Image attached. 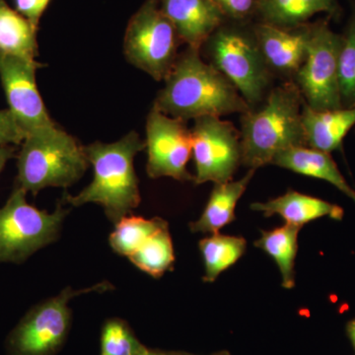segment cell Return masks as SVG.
<instances>
[{
    "mask_svg": "<svg viewBox=\"0 0 355 355\" xmlns=\"http://www.w3.org/2000/svg\"><path fill=\"white\" fill-rule=\"evenodd\" d=\"M153 108L182 120L245 114L251 107L220 71L189 48L178 57Z\"/></svg>",
    "mask_w": 355,
    "mask_h": 355,
    "instance_id": "6da1fadb",
    "label": "cell"
},
{
    "mask_svg": "<svg viewBox=\"0 0 355 355\" xmlns=\"http://www.w3.org/2000/svg\"><path fill=\"white\" fill-rule=\"evenodd\" d=\"M146 147L135 132L113 144L97 141L84 147L93 167L92 181L76 196L65 195V202L72 207L97 203L113 224L130 216L141 200L135 158Z\"/></svg>",
    "mask_w": 355,
    "mask_h": 355,
    "instance_id": "7a4b0ae2",
    "label": "cell"
},
{
    "mask_svg": "<svg viewBox=\"0 0 355 355\" xmlns=\"http://www.w3.org/2000/svg\"><path fill=\"white\" fill-rule=\"evenodd\" d=\"M304 99L297 85L273 89L261 109L242 114V165L258 170L277 154L292 147L307 146L302 125Z\"/></svg>",
    "mask_w": 355,
    "mask_h": 355,
    "instance_id": "3957f363",
    "label": "cell"
},
{
    "mask_svg": "<svg viewBox=\"0 0 355 355\" xmlns=\"http://www.w3.org/2000/svg\"><path fill=\"white\" fill-rule=\"evenodd\" d=\"M21 146L16 186L34 196L51 187L69 188L90 166L84 147L60 127L28 135Z\"/></svg>",
    "mask_w": 355,
    "mask_h": 355,
    "instance_id": "277c9868",
    "label": "cell"
},
{
    "mask_svg": "<svg viewBox=\"0 0 355 355\" xmlns=\"http://www.w3.org/2000/svg\"><path fill=\"white\" fill-rule=\"evenodd\" d=\"M112 288V284L107 282L87 288L67 286L57 296L34 306L7 336V355L57 354L64 347L71 328L70 301L83 294L103 293Z\"/></svg>",
    "mask_w": 355,
    "mask_h": 355,
    "instance_id": "5b68a950",
    "label": "cell"
},
{
    "mask_svg": "<svg viewBox=\"0 0 355 355\" xmlns=\"http://www.w3.org/2000/svg\"><path fill=\"white\" fill-rule=\"evenodd\" d=\"M27 191L16 186L0 207V263H24L33 254L58 239L69 209L62 203L55 211L28 203Z\"/></svg>",
    "mask_w": 355,
    "mask_h": 355,
    "instance_id": "8992f818",
    "label": "cell"
},
{
    "mask_svg": "<svg viewBox=\"0 0 355 355\" xmlns=\"http://www.w3.org/2000/svg\"><path fill=\"white\" fill-rule=\"evenodd\" d=\"M180 41L160 0H146L128 22L123 50L130 64L161 81L169 76L179 57Z\"/></svg>",
    "mask_w": 355,
    "mask_h": 355,
    "instance_id": "52a82bcc",
    "label": "cell"
},
{
    "mask_svg": "<svg viewBox=\"0 0 355 355\" xmlns=\"http://www.w3.org/2000/svg\"><path fill=\"white\" fill-rule=\"evenodd\" d=\"M209 57L244 98L250 107L263 99L270 81V67L261 55L254 34L237 28L220 27L207 42Z\"/></svg>",
    "mask_w": 355,
    "mask_h": 355,
    "instance_id": "ba28073f",
    "label": "cell"
},
{
    "mask_svg": "<svg viewBox=\"0 0 355 355\" xmlns=\"http://www.w3.org/2000/svg\"><path fill=\"white\" fill-rule=\"evenodd\" d=\"M343 36L331 31L328 23L311 25L304 62L295 73L296 85L305 104L316 111L343 108L338 83V57Z\"/></svg>",
    "mask_w": 355,
    "mask_h": 355,
    "instance_id": "9c48e42d",
    "label": "cell"
},
{
    "mask_svg": "<svg viewBox=\"0 0 355 355\" xmlns=\"http://www.w3.org/2000/svg\"><path fill=\"white\" fill-rule=\"evenodd\" d=\"M191 130L195 184L232 181L242 165L241 132L230 121L214 116L196 119Z\"/></svg>",
    "mask_w": 355,
    "mask_h": 355,
    "instance_id": "30bf717a",
    "label": "cell"
},
{
    "mask_svg": "<svg viewBox=\"0 0 355 355\" xmlns=\"http://www.w3.org/2000/svg\"><path fill=\"white\" fill-rule=\"evenodd\" d=\"M146 144L149 177L193 182L195 177L187 169L193 151L191 130L187 121L151 109L147 116Z\"/></svg>",
    "mask_w": 355,
    "mask_h": 355,
    "instance_id": "8fae6325",
    "label": "cell"
},
{
    "mask_svg": "<svg viewBox=\"0 0 355 355\" xmlns=\"http://www.w3.org/2000/svg\"><path fill=\"white\" fill-rule=\"evenodd\" d=\"M43 67L37 60L0 55V81L8 110L26 137L58 127L46 111L37 86L36 72Z\"/></svg>",
    "mask_w": 355,
    "mask_h": 355,
    "instance_id": "7c38bea8",
    "label": "cell"
},
{
    "mask_svg": "<svg viewBox=\"0 0 355 355\" xmlns=\"http://www.w3.org/2000/svg\"><path fill=\"white\" fill-rule=\"evenodd\" d=\"M161 8L171 21L181 42L200 51L226 16L214 0H160Z\"/></svg>",
    "mask_w": 355,
    "mask_h": 355,
    "instance_id": "4fadbf2b",
    "label": "cell"
},
{
    "mask_svg": "<svg viewBox=\"0 0 355 355\" xmlns=\"http://www.w3.org/2000/svg\"><path fill=\"white\" fill-rule=\"evenodd\" d=\"M311 25L280 28L261 23L254 29V36L270 69L296 73L304 62L309 44Z\"/></svg>",
    "mask_w": 355,
    "mask_h": 355,
    "instance_id": "5bb4252c",
    "label": "cell"
},
{
    "mask_svg": "<svg viewBox=\"0 0 355 355\" xmlns=\"http://www.w3.org/2000/svg\"><path fill=\"white\" fill-rule=\"evenodd\" d=\"M251 209L266 217L279 216L287 224L299 227L321 217L336 220H342L343 217V209L338 205L292 190L266 202L252 203Z\"/></svg>",
    "mask_w": 355,
    "mask_h": 355,
    "instance_id": "9a60e30c",
    "label": "cell"
},
{
    "mask_svg": "<svg viewBox=\"0 0 355 355\" xmlns=\"http://www.w3.org/2000/svg\"><path fill=\"white\" fill-rule=\"evenodd\" d=\"M302 125L306 146L323 153H333L342 146L345 135L355 125V106L316 111L304 103Z\"/></svg>",
    "mask_w": 355,
    "mask_h": 355,
    "instance_id": "2e32d148",
    "label": "cell"
},
{
    "mask_svg": "<svg viewBox=\"0 0 355 355\" xmlns=\"http://www.w3.org/2000/svg\"><path fill=\"white\" fill-rule=\"evenodd\" d=\"M272 165L328 182L355 202V191L347 184L330 153L308 146L292 147L277 154Z\"/></svg>",
    "mask_w": 355,
    "mask_h": 355,
    "instance_id": "e0dca14e",
    "label": "cell"
},
{
    "mask_svg": "<svg viewBox=\"0 0 355 355\" xmlns=\"http://www.w3.org/2000/svg\"><path fill=\"white\" fill-rule=\"evenodd\" d=\"M256 171L249 169L247 174L238 181L214 184L202 216L189 225L191 232L216 234L220 229L234 221L237 203L246 191L248 184Z\"/></svg>",
    "mask_w": 355,
    "mask_h": 355,
    "instance_id": "ac0fdd59",
    "label": "cell"
},
{
    "mask_svg": "<svg viewBox=\"0 0 355 355\" xmlns=\"http://www.w3.org/2000/svg\"><path fill=\"white\" fill-rule=\"evenodd\" d=\"M256 11L263 23L280 28H295L318 13L336 15V0H257Z\"/></svg>",
    "mask_w": 355,
    "mask_h": 355,
    "instance_id": "d6986e66",
    "label": "cell"
},
{
    "mask_svg": "<svg viewBox=\"0 0 355 355\" xmlns=\"http://www.w3.org/2000/svg\"><path fill=\"white\" fill-rule=\"evenodd\" d=\"M37 31L6 0H0V55L36 60L39 55Z\"/></svg>",
    "mask_w": 355,
    "mask_h": 355,
    "instance_id": "ffe728a7",
    "label": "cell"
},
{
    "mask_svg": "<svg viewBox=\"0 0 355 355\" xmlns=\"http://www.w3.org/2000/svg\"><path fill=\"white\" fill-rule=\"evenodd\" d=\"M301 228L286 223L272 230H261V237L254 242V246L263 250L277 263L282 286L286 289L295 286V259Z\"/></svg>",
    "mask_w": 355,
    "mask_h": 355,
    "instance_id": "44dd1931",
    "label": "cell"
},
{
    "mask_svg": "<svg viewBox=\"0 0 355 355\" xmlns=\"http://www.w3.org/2000/svg\"><path fill=\"white\" fill-rule=\"evenodd\" d=\"M205 265L203 282L212 284L245 254L247 241L241 236L211 234L198 243Z\"/></svg>",
    "mask_w": 355,
    "mask_h": 355,
    "instance_id": "7402d4cb",
    "label": "cell"
},
{
    "mask_svg": "<svg viewBox=\"0 0 355 355\" xmlns=\"http://www.w3.org/2000/svg\"><path fill=\"white\" fill-rule=\"evenodd\" d=\"M128 260L154 279H159L171 270L175 263V252L169 225L154 233L135 253L128 257Z\"/></svg>",
    "mask_w": 355,
    "mask_h": 355,
    "instance_id": "603a6c76",
    "label": "cell"
},
{
    "mask_svg": "<svg viewBox=\"0 0 355 355\" xmlns=\"http://www.w3.org/2000/svg\"><path fill=\"white\" fill-rule=\"evenodd\" d=\"M167 225L168 222L160 217L146 219L140 216H125L114 224V230L109 238L110 246L114 253L128 258L154 233Z\"/></svg>",
    "mask_w": 355,
    "mask_h": 355,
    "instance_id": "cb8c5ba5",
    "label": "cell"
},
{
    "mask_svg": "<svg viewBox=\"0 0 355 355\" xmlns=\"http://www.w3.org/2000/svg\"><path fill=\"white\" fill-rule=\"evenodd\" d=\"M338 83L343 108L355 106V11L343 36L338 57Z\"/></svg>",
    "mask_w": 355,
    "mask_h": 355,
    "instance_id": "d4e9b609",
    "label": "cell"
},
{
    "mask_svg": "<svg viewBox=\"0 0 355 355\" xmlns=\"http://www.w3.org/2000/svg\"><path fill=\"white\" fill-rule=\"evenodd\" d=\"M142 347L130 324L120 318H111L103 324L100 355H139Z\"/></svg>",
    "mask_w": 355,
    "mask_h": 355,
    "instance_id": "484cf974",
    "label": "cell"
},
{
    "mask_svg": "<svg viewBox=\"0 0 355 355\" xmlns=\"http://www.w3.org/2000/svg\"><path fill=\"white\" fill-rule=\"evenodd\" d=\"M26 139V133L8 109L0 110V146H18Z\"/></svg>",
    "mask_w": 355,
    "mask_h": 355,
    "instance_id": "4316f807",
    "label": "cell"
},
{
    "mask_svg": "<svg viewBox=\"0 0 355 355\" xmlns=\"http://www.w3.org/2000/svg\"><path fill=\"white\" fill-rule=\"evenodd\" d=\"M224 15L242 20L256 11L257 0H214Z\"/></svg>",
    "mask_w": 355,
    "mask_h": 355,
    "instance_id": "83f0119b",
    "label": "cell"
},
{
    "mask_svg": "<svg viewBox=\"0 0 355 355\" xmlns=\"http://www.w3.org/2000/svg\"><path fill=\"white\" fill-rule=\"evenodd\" d=\"M51 0H15L16 10L31 22L36 29Z\"/></svg>",
    "mask_w": 355,
    "mask_h": 355,
    "instance_id": "f1b7e54d",
    "label": "cell"
},
{
    "mask_svg": "<svg viewBox=\"0 0 355 355\" xmlns=\"http://www.w3.org/2000/svg\"><path fill=\"white\" fill-rule=\"evenodd\" d=\"M15 153L14 146H0V174L6 167L7 162L15 156Z\"/></svg>",
    "mask_w": 355,
    "mask_h": 355,
    "instance_id": "f546056e",
    "label": "cell"
},
{
    "mask_svg": "<svg viewBox=\"0 0 355 355\" xmlns=\"http://www.w3.org/2000/svg\"><path fill=\"white\" fill-rule=\"evenodd\" d=\"M139 355H190V354H181V352H161V350L151 349L146 347V345L142 347L141 350H140ZM216 355H229L228 354H218Z\"/></svg>",
    "mask_w": 355,
    "mask_h": 355,
    "instance_id": "4dcf8cb0",
    "label": "cell"
},
{
    "mask_svg": "<svg viewBox=\"0 0 355 355\" xmlns=\"http://www.w3.org/2000/svg\"><path fill=\"white\" fill-rule=\"evenodd\" d=\"M347 331H349L350 340H352L355 347V319L349 324V327H347Z\"/></svg>",
    "mask_w": 355,
    "mask_h": 355,
    "instance_id": "1f68e13d",
    "label": "cell"
}]
</instances>
